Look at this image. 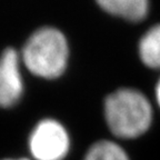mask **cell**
Masks as SVG:
<instances>
[{
  "label": "cell",
  "instance_id": "8",
  "mask_svg": "<svg viewBox=\"0 0 160 160\" xmlns=\"http://www.w3.org/2000/svg\"><path fill=\"white\" fill-rule=\"evenodd\" d=\"M153 101L156 106L160 109V73L158 75L155 85H153Z\"/></svg>",
  "mask_w": 160,
  "mask_h": 160
},
{
  "label": "cell",
  "instance_id": "5",
  "mask_svg": "<svg viewBox=\"0 0 160 160\" xmlns=\"http://www.w3.org/2000/svg\"><path fill=\"white\" fill-rule=\"evenodd\" d=\"M106 15L130 23H141L150 13V0H95Z\"/></svg>",
  "mask_w": 160,
  "mask_h": 160
},
{
  "label": "cell",
  "instance_id": "6",
  "mask_svg": "<svg viewBox=\"0 0 160 160\" xmlns=\"http://www.w3.org/2000/svg\"><path fill=\"white\" fill-rule=\"evenodd\" d=\"M150 21L138 41V57L147 70L160 73V22Z\"/></svg>",
  "mask_w": 160,
  "mask_h": 160
},
{
  "label": "cell",
  "instance_id": "4",
  "mask_svg": "<svg viewBox=\"0 0 160 160\" xmlns=\"http://www.w3.org/2000/svg\"><path fill=\"white\" fill-rule=\"evenodd\" d=\"M22 62L15 48H6L0 56V108L18 105L25 92Z\"/></svg>",
  "mask_w": 160,
  "mask_h": 160
},
{
  "label": "cell",
  "instance_id": "2",
  "mask_svg": "<svg viewBox=\"0 0 160 160\" xmlns=\"http://www.w3.org/2000/svg\"><path fill=\"white\" fill-rule=\"evenodd\" d=\"M22 66L38 79L57 81L67 73L71 50L65 33L53 26L33 29L20 51Z\"/></svg>",
  "mask_w": 160,
  "mask_h": 160
},
{
  "label": "cell",
  "instance_id": "9",
  "mask_svg": "<svg viewBox=\"0 0 160 160\" xmlns=\"http://www.w3.org/2000/svg\"><path fill=\"white\" fill-rule=\"evenodd\" d=\"M2 160H32L31 158H7V159H2Z\"/></svg>",
  "mask_w": 160,
  "mask_h": 160
},
{
  "label": "cell",
  "instance_id": "7",
  "mask_svg": "<svg viewBox=\"0 0 160 160\" xmlns=\"http://www.w3.org/2000/svg\"><path fill=\"white\" fill-rule=\"evenodd\" d=\"M82 160H131L120 141L116 139H99L86 150Z\"/></svg>",
  "mask_w": 160,
  "mask_h": 160
},
{
  "label": "cell",
  "instance_id": "3",
  "mask_svg": "<svg viewBox=\"0 0 160 160\" xmlns=\"http://www.w3.org/2000/svg\"><path fill=\"white\" fill-rule=\"evenodd\" d=\"M71 146L69 130L55 118L38 121L28 137V149L32 160H65Z\"/></svg>",
  "mask_w": 160,
  "mask_h": 160
},
{
  "label": "cell",
  "instance_id": "1",
  "mask_svg": "<svg viewBox=\"0 0 160 160\" xmlns=\"http://www.w3.org/2000/svg\"><path fill=\"white\" fill-rule=\"evenodd\" d=\"M106 127L118 141L142 137L152 127L155 107L150 97L135 86H120L103 98Z\"/></svg>",
  "mask_w": 160,
  "mask_h": 160
}]
</instances>
